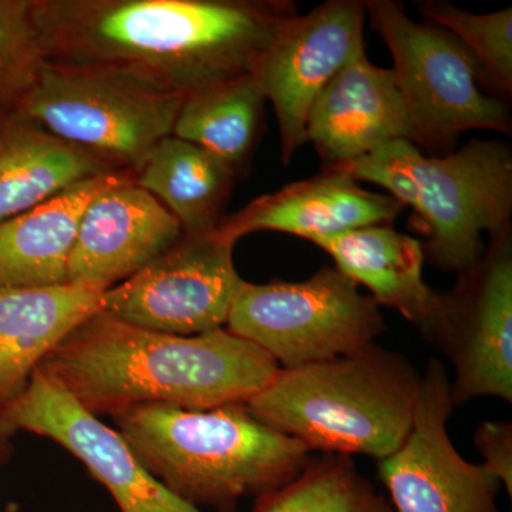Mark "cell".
<instances>
[{"mask_svg": "<svg viewBox=\"0 0 512 512\" xmlns=\"http://www.w3.org/2000/svg\"><path fill=\"white\" fill-rule=\"evenodd\" d=\"M296 15L289 0L33 2L47 63L120 70L184 97L254 73Z\"/></svg>", "mask_w": 512, "mask_h": 512, "instance_id": "6da1fadb", "label": "cell"}, {"mask_svg": "<svg viewBox=\"0 0 512 512\" xmlns=\"http://www.w3.org/2000/svg\"><path fill=\"white\" fill-rule=\"evenodd\" d=\"M37 370L100 417L137 404L211 410L247 403L281 367L225 328L168 335L99 312L72 330Z\"/></svg>", "mask_w": 512, "mask_h": 512, "instance_id": "7a4b0ae2", "label": "cell"}, {"mask_svg": "<svg viewBox=\"0 0 512 512\" xmlns=\"http://www.w3.org/2000/svg\"><path fill=\"white\" fill-rule=\"evenodd\" d=\"M111 417L148 473L200 510L237 512L242 498L291 483L312 457L302 441L266 426L245 403L211 410L137 404Z\"/></svg>", "mask_w": 512, "mask_h": 512, "instance_id": "3957f363", "label": "cell"}, {"mask_svg": "<svg viewBox=\"0 0 512 512\" xmlns=\"http://www.w3.org/2000/svg\"><path fill=\"white\" fill-rule=\"evenodd\" d=\"M421 375L393 350L370 345L328 362L281 369L249 412L322 454L392 456L409 436Z\"/></svg>", "mask_w": 512, "mask_h": 512, "instance_id": "277c9868", "label": "cell"}, {"mask_svg": "<svg viewBox=\"0 0 512 512\" xmlns=\"http://www.w3.org/2000/svg\"><path fill=\"white\" fill-rule=\"evenodd\" d=\"M375 184L412 208L424 255L441 271L466 272L484 255L483 234H508L512 211L511 150L474 140L456 153L426 157L407 140L390 141L355 163L335 167Z\"/></svg>", "mask_w": 512, "mask_h": 512, "instance_id": "5b68a950", "label": "cell"}, {"mask_svg": "<svg viewBox=\"0 0 512 512\" xmlns=\"http://www.w3.org/2000/svg\"><path fill=\"white\" fill-rule=\"evenodd\" d=\"M185 97L120 70L45 63L20 116L109 164L138 170L173 136Z\"/></svg>", "mask_w": 512, "mask_h": 512, "instance_id": "8992f818", "label": "cell"}, {"mask_svg": "<svg viewBox=\"0 0 512 512\" xmlns=\"http://www.w3.org/2000/svg\"><path fill=\"white\" fill-rule=\"evenodd\" d=\"M365 6L393 57L417 147H446L473 130L510 133V110L481 90L480 67L456 37L416 22L396 0H370Z\"/></svg>", "mask_w": 512, "mask_h": 512, "instance_id": "52a82bcc", "label": "cell"}, {"mask_svg": "<svg viewBox=\"0 0 512 512\" xmlns=\"http://www.w3.org/2000/svg\"><path fill=\"white\" fill-rule=\"evenodd\" d=\"M227 326L281 369H296L375 345L384 319L372 296L336 266H323L302 282L244 281Z\"/></svg>", "mask_w": 512, "mask_h": 512, "instance_id": "ba28073f", "label": "cell"}, {"mask_svg": "<svg viewBox=\"0 0 512 512\" xmlns=\"http://www.w3.org/2000/svg\"><path fill=\"white\" fill-rule=\"evenodd\" d=\"M234 247L218 228L184 234L150 264L107 289L101 312L168 335L222 329L244 284Z\"/></svg>", "mask_w": 512, "mask_h": 512, "instance_id": "9c48e42d", "label": "cell"}, {"mask_svg": "<svg viewBox=\"0 0 512 512\" xmlns=\"http://www.w3.org/2000/svg\"><path fill=\"white\" fill-rule=\"evenodd\" d=\"M441 293V309L424 339L454 369L451 402L478 397L512 403V249L508 234L493 239L477 265Z\"/></svg>", "mask_w": 512, "mask_h": 512, "instance_id": "30bf717a", "label": "cell"}, {"mask_svg": "<svg viewBox=\"0 0 512 512\" xmlns=\"http://www.w3.org/2000/svg\"><path fill=\"white\" fill-rule=\"evenodd\" d=\"M453 409L446 367L431 359L409 436L377 466L394 511L503 512L497 504L503 484L484 464L464 460L448 436Z\"/></svg>", "mask_w": 512, "mask_h": 512, "instance_id": "8fae6325", "label": "cell"}, {"mask_svg": "<svg viewBox=\"0 0 512 512\" xmlns=\"http://www.w3.org/2000/svg\"><path fill=\"white\" fill-rule=\"evenodd\" d=\"M365 18V3L329 0L289 20L256 64L252 74L274 107L285 164L308 143L306 126L320 93L365 49Z\"/></svg>", "mask_w": 512, "mask_h": 512, "instance_id": "7c38bea8", "label": "cell"}, {"mask_svg": "<svg viewBox=\"0 0 512 512\" xmlns=\"http://www.w3.org/2000/svg\"><path fill=\"white\" fill-rule=\"evenodd\" d=\"M26 431L76 457L120 512H204L184 503L144 468L123 437L36 370L28 387L0 412V437Z\"/></svg>", "mask_w": 512, "mask_h": 512, "instance_id": "4fadbf2b", "label": "cell"}, {"mask_svg": "<svg viewBox=\"0 0 512 512\" xmlns=\"http://www.w3.org/2000/svg\"><path fill=\"white\" fill-rule=\"evenodd\" d=\"M183 235L180 222L160 201L123 178L87 205L70 258L69 282L107 291Z\"/></svg>", "mask_w": 512, "mask_h": 512, "instance_id": "5bb4252c", "label": "cell"}, {"mask_svg": "<svg viewBox=\"0 0 512 512\" xmlns=\"http://www.w3.org/2000/svg\"><path fill=\"white\" fill-rule=\"evenodd\" d=\"M399 138L412 141L402 93L392 69L376 66L362 49L313 104L306 141L333 168L355 163Z\"/></svg>", "mask_w": 512, "mask_h": 512, "instance_id": "9a60e30c", "label": "cell"}, {"mask_svg": "<svg viewBox=\"0 0 512 512\" xmlns=\"http://www.w3.org/2000/svg\"><path fill=\"white\" fill-rule=\"evenodd\" d=\"M403 205L387 194L365 190L338 168L256 198L218 231L229 241L261 231L315 241L352 229L390 225Z\"/></svg>", "mask_w": 512, "mask_h": 512, "instance_id": "2e32d148", "label": "cell"}, {"mask_svg": "<svg viewBox=\"0 0 512 512\" xmlns=\"http://www.w3.org/2000/svg\"><path fill=\"white\" fill-rule=\"evenodd\" d=\"M104 293L72 282L0 286V412L25 392L40 363L72 330L103 311Z\"/></svg>", "mask_w": 512, "mask_h": 512, "instance_id": "e0dca14e", "label": "cell"}, {"mask_svg": "<svg viewBox=\"0 0 512 512\" xmlns=\"http://www.w3.org/2000/svg\"><path fill=\"white\" fill-rule=\"evenodd\" d=\"M312 244L332 256L336 268L356 285L366 286L377 305L396 309L421 335L439 316L441 293L424 281L426 255L419 239L390 225H372Z\"/></svg>", "mask_w": 512, "mask_h": 512, "instance_id": "ac0fdd59", "label": "cell"}, {"mask_svg": "<svg viewBox=\"0 0 512 512\" xmlns=\"http://www.w3.org/2000/svg\"><path fill=\"white\" fill-rule=\"evenodd\" d=\"M126 175L107 173L67 188L0 224V286L39 288L69 282V264L87 205Z\"/></svg>", "mask_w": 512, "mask_h": 512, "instance_id": "d6986e66", "label": "cell"}, {"mask_svg": "<svg viewBox=\"0 0 512 512\" xmlns=\"http://www.w3.org/2000/svg\"><path fill=\"white\" fill-rule=\"evenodd\" d=\"M111 165L19 116L0 123V224Z\"/></svg>", "mask_w": 512, "mask_h": 512, "instance_id": "ffe728a7", "label": "cell"}, {"mask_svg": "<svg viewBox=\"0 0 512 512\" xmlns=\"http://www.w3.org/2000/svg\"><path fill=\"white\" fill-rule=\"evenodd\" d=\"M232 180L234 168L220 158L168 136L138 168L136 183L174 215L184 234H202L220 227Z\"/></svg>", "mask_w": 512, "mask_h": 512, "instance_id": "44dd1931", "label": "cell"}, {"mask_svg": "<svg viewBox=\"0 0 512 512\" xmlns=\"http://www.w3.org/2000/svg\"><path fill=\"white\" fill-rule=\"evenodd\" d=\"M265 96L254 74L185 97L173 136L235 168L251 153Z\"/></svg>", "mask_w": 512, "mask_h": 512, "instance_id": "7402d4cb", "label": "cell"}, {"mask_svg": "<svg viewBox=\"0 0 512 512\" xmlns=\"http://www.w3.org/2000/svg\"><path fill=\"white\" fill-rule=\"evenodd\" d=\"M254 512H396L359 473L352 457H311L291 483L256 498Z\"/></svg>", "mask_w": 512, "mask_h": 512, "instance_id": "603a6c76", "label": "cell"}, {"mask_svg": "<svg viewBox=\"0 0 512 512\" xmlns=\"http://www.w3.org/2000/svg\"><path fill=\"white\" fill-rule=\"evenodd\" d=\"M430 25L456 37L476 60L484 83L503 94L512 90V9L477 15L444 2H424Z\"/></svg>", "mask_w": 512, "mask_h": 512, "instance_id": "cb8c5ba5", "label": "cell"}, {"mask_svg": "<svg viewBox=\"0 0 512 512\" xmlns=\"http://www.w3.org/2000/svg\"><path fill=\"white\" fill-rule=\"evenodd\" d=\"M45 63L33 2L0 0V106L18 107Z\"/></svg>", "mask_w": 512, "mask_h": 512, "instance_id": "d4e9b609", "label": "cell"}, {"mask_svg": "<svg viewBox=\"0 0 512 512\" xmlns=\"http://www.w3.org/2000/svg\"><path fill=\"white\" fill-rule=\"evenodd\" d=\"M474 444L484 457V466L500 480L512 497L511 421H483L474 434Z\"/></svg>", "mask_w": 512, "mask_h": 512, "instance_id": "484cf974", "label": "cell"}, {"mask_svg": "<svg viewBox=\"0 0 512 512\" xmlns=\"http://www.w3.org/2000/svg\"><path fill=\"white\" fill-rule=\"evenodd\" d=\"M12 454V444L9 443V440L2 439V437H0V466L9 463L10 458H12Z\"/></svg>", "mask_w": 512, "mask_h": 512, "instance_id": "4316f807", "label": "cell"}]
</instances>
